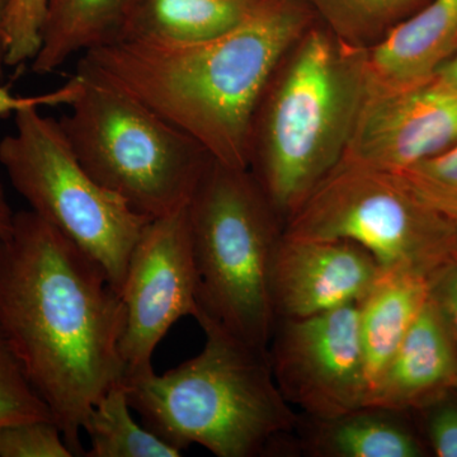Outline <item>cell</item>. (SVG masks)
I'll list each match as a JSON object with an SVG mask.
<instances>
[{"label": "cell", "mask_w": 457, "mask_h": 457, "mask_svg": "<svg viewBox=\"0 0 457 457\" xmlns=\"http://www.w3.org/2000/svg\"><path fill=\"white\" fill-rule=\"evenodd\" d=\"M79 77L82 90L59 122L84 170L152 220L185 207L209 153L140 102Z\"/></svg>", "instance_id": "cell-6"}, {"label": "cell", "mask_w": 457, "mask_h": 457, "mask_svg": "<svg viewBox=\"0 0 457 457\" xmlns=\"http://www.w3.org/2000/svg\"><path fill=\"white\" fill-rule=\"evenodd\" d=\"M0 164L31 212L97 261L121 295L132 251L152 219L93 179L59 120L40 107L14 113V131L0 140Z\"/></svg>", "instance_id": "cell-7"}, {"label": "cell", "mask_w": 457, "mask_h": 457, "mask_svg": "<svg viewBox=\"0 0 457 457\" xmlns=\"http://www.w3.org/2000/svg\"><path fill=\"white\" fill-rule=\"evenodd\" d=\"M285 236L348 240L383 270L431 279L457 261L455 221L390 171L339 163L287 219Z\"/></svg>", "instance_id": "cell-8"}, {"label": "cell", "mask_w": 457, "mask_h": 457, "mask_svg": "<svg viewBox=\"0 0 457 457\" xmlns=\"http://www.w3.org/2000/svg\"><path fill=\"white\" fill-rule=\"evenodd\" d=\"M381 272L378 261L356 243L282 234L270 279L276 321L360 302Z\"/></svg>", "instance_id": "cell-12"}, {"label": "cell", "mask_w": 457, "mask_h": 457, "mask_svg": "<svg viewBox=\"0 0 457 457\" xmlns=\"http://www.w3.org/2000/svg\"><path fill=\"white\" fill-rule=\"evenodd\" d=\"M396 174L427 204L457 221V144Z\"/></svg>", "instance_id": "cell-23"}, {"label": "cell", "mask_w": 457, "mask_h": 457, "mask_svg": "<svg viewBox=\"0 0 457 457\" xmlns=\"http://www.w3.org/2000/svg\"><path fill=\"white\" fill-rule=\"evenodd\" d=\"M411 414L420 417V432L429 451L438 457H457V390Z\"/></svg>", "instance_id": "cell-25"}, {"label": "cell", "mask_w": 457, "mask_h": 457, "mask_svg": "<svg viewBox=\"0 0 457 457\" xmlns=\"http://www.w3.org/2000/svg\"><path fill=\"white\" fill-rule=\"evenodd\" d=\"M456 46L457 0H429L370 47V86L395 89L426 82Z\"/></svg>", "instance_id": "cell-14"}, {"label": "cell", "mask_w": 457, "mask_h": 457, "mask_svg": "<svg viewBox=\"0 0 457 457\" xmlns=\"http://www.w3.org/2000/svg\"><path fill=\"white\" fill-rule=\"evenodd\" d=\"M457 144V90L435 77L405 88L370 86L341 163L400 173Z\"/></svg>", "instance_id": "cell-11"}, {"label": "cell", "mask_w": 457, "mask_h": 457, "mask_svg": "<svg viewBox=\"0 0 457 457\" xmlns=\"http://www.w3.org/2000/svg\"><path fill=\"white\" fill-rule=\"evenodd\" d=\"M242 2L251 3V4H255V3H260L261 0H242Z\"/></svg>", "instance_id": "cell-31"}, {"label": "cell", "mask_w": 457, "mask_h": 457, "mask_svg": "<svg viewBox=\"0 0 457 457\" xmlns=\"http://www.w3.org/2000/svg\"><path fill=\"white\" fill-rule=\"evenodd\" d=\"M429 296L445 319L457 362V261L432 276L429 279Z\"/></svg>", "instance_id": "cell-27"}, {"label": "cell", "mask_w": 457, "mask_h": 457, "mask_svg": "<svg viewBox=\"0 0 457 457\" xmlns=\"http://www.w3.org/2000/svg\"><path fill=\"white\" fill-rule=\"evenodd\" d=\"M55 420L0 427V457H73Z\"/></svg>", "instance_id": "cell-24"}, {"label": "cell", "mask_w": 457, "mask_h": 457, "mask_svg": "<svg viewBox=\"0 0 457 457\" xmlns=\"http://www.w3.org/2000/svg\"><path fill=\"white\" fill-rule=\"evenodd\" d=\"M257 4L242 0H132L116 40L164 46L200 44L236 29Z\"/></svg>", "instance_id": "cell-17"}, {"label": "cell", "mask_w": 457, "mask_h": 457, "mask_svg": "<svg viewBox=\"0 0 457 457\" xmlns=\"http://www.w3.org/2000/svg\"><path fill=\"white\" fill-rule=\"evenodd\" d=\"M305 26L293 2L261 0L220 37L186 46L108 42L83 54L77 74L140 102L218 163L246 170L257 108Z\"/></svg>", "instance_id": "cell-2"}, {"label": "cell", "mask_w": 457, "mask_h": 457, "mask_svg": "<svg viewBox=\"0 0 457 457\" xmlns=\"http://www.w3.org/2000/svg\"><path fill=\"white\" fill-rule=\"evenodd\" d=\"M9 0H0V32H2L3 18H4L5 9L8 7Z\"/></svg>", "instance_id": "cell-30"}, {"label": "cell", "mask_w": 457, "mask_h": 457, "mask_svg": "<svg viewBox=\"0 0 457 457\" xmlns=\"http://www.w3.org/2000/svg\"><path fill=\"white\" fill-rule=\"evenodd\" d=\"M187 204L147 222L132 251L121 288L125 372L152 370L156 345L170 327L180 318L196 317L198 276Z\"/></svg>", "instance_id": "cell-10"}, {"label": "cell", "mask_w": 457, "mask_h": 457, "mask_svg": "<svg viewBox=\"0 0 457 457\" xmlns=\"http://www.w3.org/2000/svg\"><path fill=\"white\" fill-rule=\"evenodd\" d=\"M457 390V362L440 309L428 299L365 405L413 411Z\"/></svg>", "instance_id": "cell-13"}, {"label": "cell", "mask_w": 457, "mask_h": 457, "mask_svg": "<svg viewBox=\"0 0 457 457\" xmlns=\"http://www.w3.org/2000/svg\"><path fill=\"white\" fill-rule=\"evenodd\" d=\"M51 0H9L0 32V65L17 68L31 62L40 49Z\"/></svg>", "instance_id": "cell-21"}, {"label": "cell", "mask_w": 457, "mask_h": 457, "mask_svg": "<svg viewBox=\"0 0 457 457\" xmlns=\"http://www.w3.org/2000/svg\"><path fill=\"white\" fill-rule=\"evenodd\" d=\"M428 295V278L399 270H383L369 293L360 300V338L368 381L366 402L413 326Z\"/></svg>", "instance_id": "cell-16"}, {"label": "cell", "mask_w": 457, "mask_h": 457, "mask_svg": "<svg viewBox=\"0 0 457 457\" xmlns=\"http://www.w3.org/2000/svg\"><path fill=\"white\" fill-rule=\"evenodd\" d=\"M359 302L302 319H278L270 368L279 392L303 416L332 418L365 405Z\"/></svg>", "instance_id": "cell-9"}, {"label": "cell", "mask_w": 457, "mask_h": 457, "mask_svg": "<svg viewBox=\"0 0 457 457\" xmlns=\"http://www.w3.org/2000/svg\"><path fill=\"white\" fill-rule=\"evenodd\" d=\"M198 276V315L269 351L275 329L270 279L284 230L248 170L212 161L187 204Z\"/></svg>", "instance_id": "cell-5"}, {"label": "cell", "mask_w": 457, "mask_h": 457, "mask_svg": "<svg viewBox=\"0 0 457 457\" xmlns=\"http://www.w3.org/2000/svg\"><path fill=\"white\" fill-rule=\"evenodd\" d=\"M433 77L440 80L441 83H444L445 86L457 90V46L449 56V59L437 69Z\"/></svg>", "instance_id": "cell-29"}, {"label": "cell", "mask_w": 457, "mask_h": 457, "mask_svg": "<svg viewBox=\"0 0 457 457\" xmlns=\"http://www.w3.org/2000/svg\"><path fill=\"white\" fill-rule=\"evenodd\" d=\"M122 380L113 384L93 407L84 422L90 447L87 457H179L182 451L131 417Z\"/></svg>", "instance_id": "cell-19"}, {"label": "cell", "mask_w": 457, "mask_h": 457, "mask_svg": "<svg viewBox=\"0 0 457 457\" xmlns=\"http://www.w3.org/2000/svg\"><path fill=\"white\" fill-rule=\"evenodd\" d=\"M132 0H51L33 73H53L78 53L119 37Z\"/></svg>", "instance_id": "cell-18"}, {"label": "cell", "mask_w": 457, "mask_h": 457, "mask_svg": "<svg viewBox=\"0 0 457 457\" xmlns=\"http://www.w3.org/2000/svg\"><path fill=\"white\" fill-rule=\"evenodd\" d=\"M204 350L163 375L125 372L122 383L143 425L182 451L200 445L219 457L281 453L300 414L279 392L269 351L198 315Z\"/></svg>", "instance_id": "cell-3"}, {"label": "cell", "mask_w": 457, "mask_h": 457, "mask_svg": "<svg viewBox=\"0 0 457 457\" xmlns=\"http://www.w3.org/2000/svg\"><path fill=\"white\" fill-rule=\"evenodd\" d=\"M299 44L257 108L249 156L262 192L286 219L341 163L370 88L369 49L329 29H312Z\"/></svg>", "instance_id": "cell-4"}, {"label": "cell", "mask_w": 457, "mask_h": 457, "mask_svg": "<svg viewBox=\"0 0 457 457\" xmlns=\"http://www.w3.org/2000/svg\"><path fill=\"white\" fill-rule=\"evenodd\" d=\"M455 224H456V230H457V221L455 222Z\"/></svg>", "instance_id": "cell-32"}, {"label": "cell", "mask_w": 457, "mask_h": 457, "mask_svg": "<svg viewBox=\"0 0 457 457\" xmlns=\"http://www.w3.org/2000/svg\"><path fill=\"white\" fill-rule=\"evenodd\" d=\"M14 215L16 213L13 212L11 204L8 203L4 185L0 179V239L11 236L12 230H13Z\"/></svg>", "instance_id": "cell-28"}, {"label": "cell", "mask_w": 457, "mask_h": 457, "mask_svg": "<svg viewBox=\"0 0 457 457\" xmlns=\"http://www.w3.org/2000/svg\"><path fill=\"white\" fill-rule=\"evenodd\" d=\"M411 413L362 405L332 418L300 416L296 446L312 457H423L428 455Z\"/></svg>", "instance_id": "cell-15"}, {"label": "cell", "mask_w": 457, "mask_h": 457, "mask_svg": "<svg viewBox=\"0 0 457 457\" xmlns=\"http://www.w3.org/2000/svg\"><path fill=\"white\" fill-rule=\"evenodd\" d=\"M29 420H54V417L29 384L0 328V427Z\"/></svg>", "instance_id": "cell-22"}, {"label": "cell", "mask_w": 457, "mask_h": 457, "mask_svg": "<svg viewBox=\"0 0 457 457\" xmlns=\"http://www.w3.org/2000/svg\"><path fill=\"white\" fill-rule=\"evenodd\" d=\"M83 80L79 75H74L68 83L51 92L37 96H17L11 87L0 86V116L16 113L17 111L29 107H55L60 104H71L82 90Z\"/></svg>", "instance_id": "cell-26"}, {"label": "cell", "mask_w": 457, "mask_h": 457, "mask_svg": "<svg viewBox=\"0 0 457 457\" xmlns=\"http://www.w3.org/2000/svg\"><path fill=\"white\" fill-rule=\"evenodd\" d=\"M126 311L106 270L49 222L14 215L0 239V328L74 456L84 422L125 375Z\"/></svg>", "instance_id": "cell-1"}, {"label": "cell", "mask_w": 457, "mask_h": 457, "mask_svg": "<svg viewBox=\"0 0 457 457\" xmlns=\"http://www.w3.org/2000/svg\"><path fill=\"white\" fill-rule=\"evenodd\" d=\"M337 38L370 49L429 0H305Z\"/></svg>", "instance_id": "cell-20"}]
</instances>
